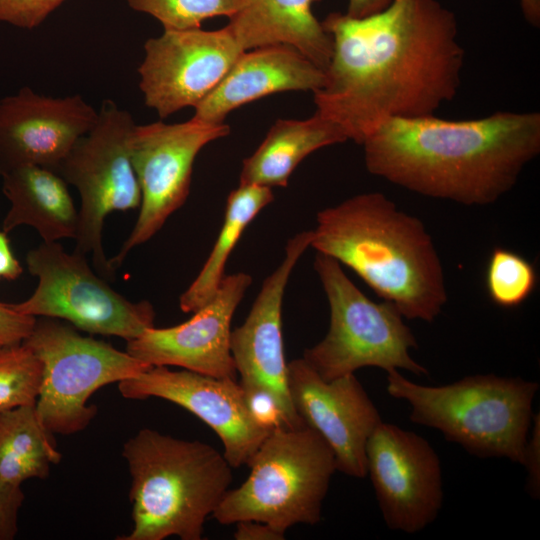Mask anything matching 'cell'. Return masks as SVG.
Masks as SVG:
<instances>
[{
    "mask_svg": "<svg viewBox=\"0 0 540 540\" xmlns=\"http://www.w3.org/2000/svg\"><path fill=\"white\" fill-rule=\"evenodd\" d=\"M333 43L316 113L362 144L383 122L434 115L457 94L464 64L455 14L438 0H393L372 15L332 12Z\"/></svg>",
    "mask_w": 540,
    "mask_h": 540,
    "instance_id": "6da1fadb",
    "label": "cell"
},
{
    "mask_svg": "<svg viewBox=\"0 0 540 540\" xmlns=\"http://www.w3.org/2000/svg\"><path fill=\"white\" fill-rule=\"evenodd\" d=\"M369 173L409 191L487 205L510 191L540 152V113L469 120L393 118L361 144Z\"/></svg>",
    "mask_w": 540,
    "mask_h": 540,
    "instance_id": "7a4b0ae2",
    "label": "cell"
},
{
    "mask_svg": "<svg viewBox=\"0 0 540 540\" xmlns=\"http://www.w3.org/2000/svg\"><path fill=\"white\" fill-rule=\"evenodd\" d=\"M310 247L352 269L404 318L433 322L447 302L444 272L423 222L379 192L317 213Z\"/></svg>",
    "mask_w": 540,
    "mask_h": 540,
    "instance_id": "3957f363",
    "label": "cell"
},
{
    "mask_svg": "<svg viewBox=\"0 0 540 540\" xmlns=\"http://www.w3.org/2000/svg\"><path fill=\"white\" fill-rule=\"evenodd\" d=\"M131 476L132 531L119 540H200L233 479L224 454L204 442L145 428L123 446Z\"/></svg>",
    "mask_w": 540,
    "mask_h": 540,
    "instance_id": "277c9868",
    "label": "cell"
},
{
    "mask_svg": "<svg viewBox=\"0 0 540 540\" xmlns=\"http://www.w3.org/2000/svg\"><path fill=\"white\" fill-rule=\"evenodd\" d=\"M539 384L494 374L466 376L442 386H425L387 372L388 394L406 401L412 422L439 430L479 458L523 464Z\"/></svg>",
    "mask_w": 540,
    "mask_h": 540,
    "instance_id": "5b68a950",
    "label": "cell"
},
{
    "mask_svg": "<svg viewBox=\"0 0 540 540\" xmlns=\"http://www.w3.org/2000/svg\"><path fill=\"white\" fill-rule=\"evenodd\" d=\"M247 466V479L229 489L212 514L220 524L252 520L285 534L295 524L320 521L336 463L313 429L302 425L271 431Z\"/></svg>",
    "mask_w": 540,
    "mask_h": 540,
    "instance_id": "8992f818",
    "label": "cell"
},
{
    "mask_svg": "<svg viewBox=\"0 0 540 540\" xmlns=\"http://www.w3.org/2000/svg\"><path fill=\"white\" fill-rule=\"evenodd\" d=\"M314 269L329 303L330 325L302 358L322 379L331 381L364 367L428 375L410 355L417 341L394 304L369 299L328 255L317 252Z\"/></svg>",
    "mask_w": 540,
    "mask_h": 540,
    "instance_id": "52a82bcc",
    "label": "cell"
},
{
    "mask_svg": "<svg viewBox=\"0 0 540 540\" xmlns=\"http://www.w3.org/2000/svg\"><path fill=\"white\" fill-rule=\"evenodd\" d=\"M22 344L42 362L35 409L52 434L71 435L84 430L97 413L96 406L87 405L94 392L151 366L104 341L83 336L55 318L36 317Z\"/></svg>",
    "mask_w": 540,
    "mask_h": 540,
    "instance_id": "ba28073f",
    "label": "cell"
},
{
    "mask_svg": "<svg viewBox=\"0 0 540 540\" xmlns=\"http://www.w3.org/2000/svg\"><path fill=\"white\" fill-rule=\"evenodd\" d=\"M136 123L115 102H102L94 126L77 139L56 173L80 195L75 252L91 254L101 277L113 280L115 270L106 258L102 232L114 211L140 206L141 191L130 158V138Z\"/></svg>",
    "mask_w": 540,
    "mask_h": 540,
    "instance_id": "9c48e42d",
    "label": "cell"
},
{
    "mask_svg": "<svg viewBox=\"0 0 540 540\" xmlns=\"http://www.w3.org/2000/svg\"><path fill=\"white\" fill-rule=\"evenodd\" d=\"M26 264L38 278L37 287L25 301L10 303L24 315L66 320L90 334L126 342L154 326L152 304L132 302L116 292L83 254L67 253L58 242H43L27 253Z\"/></svg>",
    "mask_w": 540,
    "mask_h": 540,
    "instance_id": "30bf717a",
    "label": "cell"
},
{
    "mask_svg": "<svg viewBox=\"0 0 540 540\" xmlns=\"http://www.w3.org/2000/svg\"><path fill=\"white\" fill-rule=\"evenodd\" d=\"M230 133L225 123L195 118L167 124L135 125L130 158L140 191L138 218L117 255L109 259L114 270L135 247L150 240L186 201L196 156L208 143Z\"/></svg>",
    "mask_w": 540,
    "mask_h": 540,
    "instance_id": "8fae6325",
    "label": "cell"
},
{
    "mask_svg": "<svg viewBox=\"0 0 540 540\" xmlns=\"http://www.w3.org/2000/svg\"><path fill=\"white\" fill-rule=\"evenodd\" d=\"M144 51L139 87L161 119L198 105L244 52L227 25L211 31L164 29L145 42Z\"/></svg>",
    "mask_w": 540,
    "mask_h": 540,
    "instance_id": "7c38bea8",
    "label": "cell"
},
{
    "mask_svg": "<svg viewBox=\"0 0 540 540\" xmlns=\"http://www.w3.org/2000/svg\"><path fill=\"white\" fill-rule=\"evenodd\" d=\"M366 468L387 527L408 534L425 529L443 503L440 459L420 435L381 422L366 443Z\"/></svg>",
    "mask_w": 540,
    "mask_h": 540,
    "instance_id": "4fadbf2b",
    "label": "cell"
},
{
    "mask_svg": "<svg viewBox=\"0 0 540 540\" xmlns=\"http://www.w3.org/2000/svg\"><path fill=\"white\" fill-rule=\"evenodd\" d=\"M118 388L127 399L161 398L200 418L219 436L223 454L232 468L247 465L271 432L251 419L241 385L230 378L150 366L118 382Z\"/></svg>",
    "mask_w": 540,
    "mask_h": 540,
    "instance_id": "5bb4252c",
    "label": "cell"
},
{
    "mask_svg": "<svg viewBox=\"0 0 540 540\" xmlns=\"http://www.w3.org/2000/svg\"><path fill=\"white\" fill-rule=\"evenodd\" d=\"M287 381L298 416L330 447L336 470L364 478L366 443L382 419L355 375L326 381L301 357L287 364Z\"/></svg>",
    "mask_w": 540,
    "mask_h": 540,
    "instance_id": "9a60e30c",
    "label": "cell"
},
{
    "mask_svg": "<svg viewBox=\"0 0 540 540\" xmlns=\"http://www.w3.org/2000/svg\"><path fill=\"white\" fill-rule=\"evenodd\" d=\"M312 231H301L285 246L280 265L265 278L245 321L231 331L230 350L239 384L263 388L279 401L287 426L305 425L298 416L288 388L287 362L282 339V304L289 277L310 247Z\"/></svg>",
    "mask_w": 540,
    "mask_h": 540,
    "instance_id": "2e32d148",
    "label": "cell"
},
{
    "mask_svg": "<svg viewBox=\"0 0 540 540\" xmlns=\"http://www.w3.org/2000/svg\"><path fill=\"white\" fill-rule=\"evenodd\" d=\"M252 277L225 275L213 298L186 322L146 329L127 341L126 352L151 366H177L217 378L236 380L230 350L231 321Z\"/></svg>",
    "mask_w": 540,
    "mask_h": 540,
    "instance_id": "e0dca14e",
    "label": "cell"
},
{
    "mask_svg": "<svg viewBox=\"0 0 540 540\" xmlns=\"http://www.w3.org/2000/svg\"><path fill=\"white\" fill-rule=\"evenodd\" d=\"M98 112L80 95L52 98L23 87L0 99V175L36 165L57 171Z\"/></svg>",
    "mask_w": 540,
    "mask_h": 540,
    "instance_id": "ac0fdd59",
    "label": "cell"
},
{
    "mask_svg": "<svg viewBox=\"0 0 540 540\" xmlns=\"http://www.w3.org/2000/svg\"><path fill=\"white\" fill-rule=\"evenodd\" d=\"M324 71L295 48L272 45L244 51L222 81L198 105L193 118L224 123L240 106L267 95L321 88Z\"/></svg>",
    "mask_w": 540,
    "mask_h": 540,
    "instance_id": "d6986e66",
    "label": "cell"
},
{
    "mask_svg": "<svg viewBox=\"0 0 540 540\" xmlns=\"http://www.w3.org/2000/svg\"><path fill=\"white\" fill-rule=\"evenodd\" d=\"M321 0H247L227 26L244 50L272 45L295 48L325 71L333 49L332 38L314 16Z\"/></svg>",
    "mask_w": 540,
    "mask_h": 540,
    "instance_id": "ffe728a7",
    "label": "cell"
},
{
    "mask_svg": "<svg viewBox=\"0 0 540 540\" xmlns=\"http://www.w3.org/2000/svg\"><path fill=\"white\" fill-rule=\"evenodd\" d=\"M0 178L10 203L2 223L5 233L27 225L39 233L43 242L75 238L78 210L60 175L41 166L27 165L8 170Z\"/></svg>",
    "mask_w": 540,
    "mask_h": 540,
    "instance_id": "44dd1931",
    "label": "cell"
},
{
    "mask_svg": "<svg viewBox=\"0 0 540 540\" xmlns=\"http://www.w3.org/2000/svg\"><path fill=\"white\" fill-rule=\"evenodd\" d=\"M339 126L315 113L305 120H277L243 160L239 184L286 187L297 166L323 147L347 141Z\"/></svg>",
    "mask_w": 540,
    "mask_h": 540,
    "instance_id": "7402d4cb",
    "label": "cell"
},
{
    "mask_svg": "<svg viewBox=\"0 0 540 540\" xmlns=\"http://www.w3.org/2000/svg\"><path fill=\"white\" fill-rule=\"evenodd\" d=\"M273 199L270 187L256 184H239L229 193L223 224L213 248L197 277L179 298L184 313H194L213 298L225 276L228 258L243 232Z\"/></svg>",
    "mask_w": 540,
    "mask_h": 540,
    "instance_id": "603a6c76",
    "label": "cell"
},
{
    "mask_svg": "<svg viewBox=\"0 0 540 540\" xmlns=\"http://www.w3.org/2000/svg\"><path fill=\"white\" fill-rule=\"evenodd\" d=\"M61 459L35 406L0 411V480L21 486L31 478L45 479Z\"/></svg>",
    "mask_w": 540,
    "mask_h": 540,
    "instance_id": "cb8c5ba5",
    "label": "cell"
},
{
    "mask_svg": "<svg viewBox=\"0 0 540 540\" xmlns=\"http://www.w3.org/2000/svg\"><path fill=\"white\" fill-rule=\"evenodd\" d=\"M537 275L533 265L521 254L495 247L491 252L485 286L489 298L503 308L521 305L533 293Z\"/></svg>",
    "mask_w": 540,
    "mask_h": 540,
    "instance_id": "d4e9b609",
    "label": "cell"
},
{
    "mask_svg": "<svg viewBox=\"0 0 540 540\" xmlns=\"http://www.w3.org/2000/svg\"><path fill=\"white\" fill-rule=\"evenodd\" d=\"M43 376L41 360L24 344L0 348V411L35 406Z\"/></svg>",
    "mask_w": 540,
    "mask_h": 540,
    "instance_id": "484cf974",
    "label": "cell"
},
{
    "mask_svg": "<svg viewBox=\"0 0 540 540\" xmlns=\"http://www.w3.org/2000/svg\"><path fill=\"white\" fill-rule=\"evenodd\" d=\"M135 11L157 19L164 29L200 28L204 20L235 15L247 0H127Z\"/></svg>",
    "mask_w": 540,
    "mask_h": 540,
    "instance_id": "4316f807",
    "label": "cell"
},
{
    "mask_svg": "<svg viewBox=\"0 0 540 540\" xmlns=\"http://www.w3.org/2000/svg\"><path fill=\"white\" fill-rule=\"evenodd\" d=\"M65 1L0 0V21L23 29H34Z\"/></svg>",
    "mask_w": 540,
    "mask_h": 540,
    "instance_id": "83f0119b",
    "label": "cell"
},
{
    "mask_svg": "<svg viewBox=\"0 0 540 540\" xmlns=\"http://www.w3.org/2000/svg\"><path fill=\"white\" fill-rule=\"evenodd\" d=\"M242 389L246 408L256 425L267 431L288 427L283 409L270 391L255 387Z\"/></svg>",
    "mask_w": 540,
    "mask_h": 540,
    "instance_id": "f1b7e54d",
    "label": "cell"
},
{
    "mask_svg": "<svg viewBox=\"0 0 540 540\" xmlns=\"http://www.w3.org/2000/svg\"><path fill=\"white\" fill-rule=\"evenodd\" d=\"M24 501L20 485L0 480V540H11L18 531V513Z\"/></svg>",
    "mask_w": 540,
    "mask_h": 540,
    "instance_id": "f546056e",
    "label": "cell"
},
{
    "mask_svg": "<svg viewBox=\"0 0 540 540\" xmlns=\"http://www.w3.org/2000/svg\"><path fill=\"white\" fill-rule=\"evenodd\" d=\"M36 317L24 315L10 303L0 302V346L21 344L31 333Z\"/></svg>",
    "mask_w": 540,
    "mask_h": 540,
    "instance_id": "4dcf8cb0",
    "label": "cell"
},
{
    "mask_svg": "<svg viewBox=\"0 0 540 540\" xmlns=\"http://www.w3.org/2000/svg\"><path fill=\"white\" fill-rule=\"evenodd\" d=\"M524 449L523 466L527 471L526 489L534 498L540 495V417L533 414L532 425Z\"/></svg>",
    "mask_w": 540,
    "mask_h": 540,
    "instance_id": "1f68e13d",
    "label": "cell"
},
{
    "mask_svg": "<svg viewBox=\"0 0 540 540\" xmlns=\"http://www.w3.org/2000/svg\"><path fill=\"white\" fill-rule=\"evenodd\" d=\"M236 524L234 538L236 540H283L285 534L271 527L270 525L246 520L239 521Z\"/></svg>",
    "mask_w": 540,
    "mask_h": 540,
    "instance_id": "d6a6232c",
    "label": "cell"
},
{
    "mask_svg": "<svg viewBox=\"0 0 540 540\" xmlns=\"http://www.w3.org/2000/svg\"><path fill=\"white\" fill-rule=\"evenodd\" d=\"M23 272L19 261L15 258L7 238V233L0 230V280L17 279Z\"/></svg>",
    "mask_w": 540,
    "mask_h": 540,
    "instance_id": "836d02e7",
    "label": "cell"
},
{
    "mask_svg": "<svg viewBox=\"0 0 540 540\" xmlns=\"http://www.w3.org/2000/svg\"><path fill=\"white\" fill-rule=\"evenodd\" d=\"M393 0H348L346 14L353 18H362L386 8Z\"/></svg>",
    "mask_w": 540,
    "mask_h": 540,
    "instance_id": "e575fe53",
    "label": "cell"
},
{
    "mask_svg": "<svg viewBox=\"0 0 540 540\" xmlns=\"http://www.w3.org/2000/svg\"><path fill=\"white\" fill-rule=\"evenodd\" d=\"M525 20L533 27L540 26V0H518Z\"/></svg>",
    "mask_w": 540,
    "mask_h": 540,
    "instance_id": "d590c367",
    "label": "cell"
},
{
    "mask_svg": "<svg viewBox=\"0 0 540 540\" xmlns=\"http://www.w3.org/2000/svg\"><path fill=\"white\" fill-rule=\"evenodd\" d=\"M0 348H1V346H0Z\"/></svg>",
    "mask_w": 540,
    "mask_h": 540,
    "instance_id": "8d00e7d4",
    "label": "cell"
}]
</instances>
